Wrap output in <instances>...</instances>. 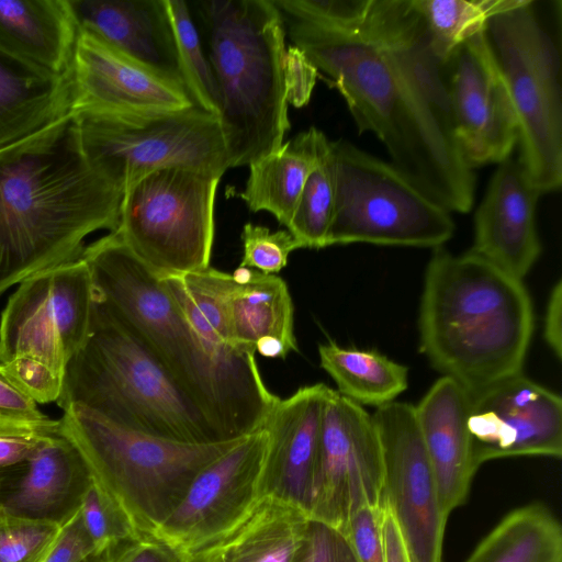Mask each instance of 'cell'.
I'll use <instances>...</instances> for the list:
<instances>
[{"mask_svg": "<svg viewBox=\"0 0 562 562\" xmlns=\"http://www.w3.org/2000/svg\"><path fill=\"white\" fill-rule=\"evenodd\" d=\"M285 35L340 92L359 133L449 212L467 213L475 177L458 146L448 63L414 0H283Z\"/></svg>", "mask_w": 562, "mask_h": 562, "instance_id": "6da1fadb", "label": "cell"}, {"mask_svg": "<svg viewBox=\"0 0 562 562\" xmlns=\"http://www.w3.org/2000/svg\"><path fill=\"white\" fill-rule=\"evenodd\" d=\"M124 192L87 161L72 112L0 149V294L81 257L83 240L116 231Z\"/></svg>", "mask_w": 562, "mask_h": 562, "instance_id": "7a4b0ae2", "label": "cell"}, {"mask_svg": "<svg viewBox=\"0 0 562 562\" xmlns=\"http://www.w3.org/2000/svg\"><path fill=\"white\" fill-rule=\"evenodd\" d=\"M95 301L165 369L224 441L263 427L278 396L207 349L177 300L116 232L86 247Z\"/></svg>", "mask_w": 562, "mask_h": 562, "instance_id": "3957f363", "label": "cell"}, {"mask_svg": "<svg viewBox=\"0 0 562 562\" xmlns=\"http://www.w3.org/2000/svg\"><path fill=\"white\" fill-rule=\"evenodd\" d=\"M419 347L471 394L522 372L535 315L522 280L472 250L435 248L422 293Z\"/></svg>", "mask_w": 562, "mask_h": 562, "instance_id": "277c9868", "label": "cell"}, {"mask_svg": "<svg viewBox=\"0 0 562 562\" xmlns=\"http://www.w3.org/2000/svg\"><path fill=\"white\" fill-rule=\"evenodd\" d=\"M220 94L229 168L273 153L290 130L285 30L272 0L195 3Z\"/></svg>", "mask_w": 562, "mask_h": 562, "instance_id": "5b68a950", "label": "cell"}, {"mask_svg": "<svg viewBox=\"0 0 562 562\" xmlns=\"http://www.w3.org/2000/svg\"><path fill=\"white\" fill-rule=\"evenodd\" d=\"M63 409L79 404L123 428L186 443L224 441L150 353L94 300L89 335L69 361Z\"/></svg>", "mask_w": 562, "mask_h": 562, "instance_id": "8992f818", "label": "cell"}, {"mask_svg": "<svg viewBox=\"0 0 562 562\" xmlns=\"http://www.w3.org/2000/svg\"><path fill=\"white\" fill-rule=\"evenodd\" d=\"M560 0H512L485 36L518 124V159L547 193L562 183Z\"/></svg>", "mask_w": 562, "mask_h": 562, "instance_id": "52a82bcc", "label": "cell"}, {"mask_svg": "<svg viewBox=\"0 0 562 562\" xmlns=\"http://www.w3.org/2000/svg\"><path fill=\"white\" fill-rule=\"evenodd\" d=\"M63 411L60 430L82 454L93 482L143 535H153L198 472L240 439L186 443L123 428L79 404Z\"/></svg>", "mask_w": 562, "mask_h": 562, "instance_id": "ba28073f", "label": "cell"}, {"mask_svg": "<svg viewBox=\"0 0 562 562\" xmlns=\"http://www.w3.org/2000/svg\"><path fill=\"white\" fill-rule=\"evenodd\" d=\"M94 290L81 259L22 280L0 319V362L37 404L57 402L90 331Z\"/></svg>", "mask_w": 562, "mask_h": 562, "instance_id": "9c48e42d", "label": "cell"}, {"mask_svg": "<svg viewBox=\"0 0 562 562\" xmlns=\"http://www.w3.org/2000/svg\"><path fill=\"white\" fill-rule=\"evenodd\" d=\"M77 120L91 168L122 192L162 168L223 176L229 159L218 115L199 106L156 112L80 110Z\"/></svg>", "mask_w": 562, "mask_h": 562, "instance_id": "30bf717a", "label": "cell"}, {"mask_svg": "<svg viewBox=\"0 0 562 562\" xmlns=\"http://www.w3.org/2000/svg\"><path fill=\"white\" fill-rule=\"evenodd\" d=\"M335 206L327 246L368 243L439 248L454 232L450 212L392 162L330 140Z\"/></svg>", "mask_w": 562, "mask_h": 562, "instance_id": "8fae6325", "label": "cell"}, {"mask_svg": "<svg viewBox=\"0 0 562 562\" xmlns=\"http://www.w3.org/2000/svg\"><path fill=\"white\" fill-rule=\"evenodd\" d=\"M221 178L182 167L162 168L142 177L125 190L114 232L159 277L207 269Z\"/></svg>", "mask_w": 562, "mask_h": 562, "instance_id": "7c38bea8", "label": "cell"}, {"mask_svg": "<svg viewBox=\"0 0 562 562\" xmlns=\"http://www.w3.org/2000/svg\"><path fill=\"white\" fill-rule=\"evenodd\" d=\"M383 457L372 418L328 389L322 416L310 517L342 532L364 506L381 505Z\"/></svg>", "mask_w": 562, "mask_h": 562, "instance_id": "4fadbf2b", "label": "cell"}, {"mask_svg": "<svg viewBox=\"0 0 562 562\" xmlns=\"http://www.w3.org/2000/svg\"><path fill=\"white\" fill-rule=\"evenodd\" d=\"M372 418L383 457L384 501L393 512L412 562H441L448 515L419 429L415 406L393 401Z\"/></svg>", "mask_w": 562, "mask_h": 562, "instance_id": "5bb4252c", "label": "cell"}, {"mask_svg": "<svg viewBox=\"0 0 562 562\" xmlns=\"http://www.w3.org/2000/svg\"><path fill=\"white\" fill-rule=\"evenodd\" d=\"M266 447L261 427L206 464L153 536L190 554L234 532L262 498Z\"/></svg>", "mask_w": 562, "mask_h": 562, "instance_id": "9a60e30c", "label": "cell"}, {"mask_svg": "<svg viewBox=\"0 0 562 562\" xmlns=\"http://www.w3.org/2000/svg\"><path fill=\"white\" fill-rule=\"evenodd\" d=\"M468 429L479 467L507 457L561 458L562 401L517 373L471 394Z\"/></svg>", "mask_w": 562, "mask_h": 562, "instance_id": "2e32d148", "label": "cell"}, {"mask_svg": "<svg viewBox=\"0 0 562 562\" xmlns=\"http://www.w3.org/2000/svg\"><path fill=\"white\" fill-rule=\"evenodd\" d=\"M454 136L473 168L502 162L518 144V124L485 31L458 46L447 60Z\"/></svg>", "mask_w": 562, "mask_h": 562, "instance_id": "e0dca14e", "label": "cell"}, {"mask_svg": "<svg viewBox=\"0 0 562 562\" xmlns=\"http://www.w3.org/2000/svg\"><path fill=\"white\" fill-rule=\"evenodd\" d=\"M70 79L71 112H156L194 105L178 83L79 29Z\"/></svg>", "mask_w": 562, "mask_h": 562, "instance_id": "ac0fdd59", "label": "cell"}, {"mask_svg": "<svg viewBox=\"0 0 562 562\" xmlns=\"http://www.w3.org/2000/svg\"><path fill=\"white\" fill-rule=\"evenodd\" d=\"M91 483L82 454L59 428L25 460L0 472V520L64 526Z\"/></svg>", "mask_w": 562, "mask_h": 562, "instance_id": "d6986e66", "label": "cell"}, {"mask_svg": "<svg viewBox=\"0 0 562 562\" xmlns=\"http://www.w3.org/2000/svg\"><path fill=\"white\" fill-rule=\"evenodd\" d=\"M328 389L317 383L302 386L286 398H278L263 425L267 447L261 497L290 504L308 516Z\"/></svg>", "mask_w": 562, "mask_h": 562, "instance_id": "ffe728a7", "label": "cell"}, {"mask_svg": "<svg viewBox=\"0 0 562 562\" xmlns=\"http://www.w3.org/2000/svg\"><path fill=\"white\" fill-rule=\"evenodd\" d=\"M540 191L518 158L498 164L474 217V254L522 280L541 252L536 227Z\"/></svg>", "mask_w": 562, "mask_h": 562, "instance_id": "44dd1931", "label": "cell"}, {"mask_svg": "<svg viewBox=\"0 0 562 562\" xmlns=\"http://www.w3.org/2000/svg\"><path fill=\"white\" fill-rule=\"evenodd\" d=\"M68 4L79 30L97 35L188 93L166 0H68Z\"/></svg>", "mask_w": 562, "mask_h": 562, "instance_id": "7402d4cb", "label": "cell"}, {"mask_svg": "<svg viewBox=\"0 0 562 562\" xmlns=\"http://www.w3.org/2000/svg\"><path fill=\"white\" fill-rule=\"evenodd\" d=\"M471 393L448 376L439 378L415 406L445 514L461 506L479 468L468 429Z\"/></svg>", "mask_w": 562, "mask_h": 562, "instance_id": "603a6c76", "label": "cell"}, {"mask_svg": "<svg viewBox=\"0 0 562 562\" xmlns=\"http://www.w3.org/2000/svg\"><path fill=\"white\" fill-rule=\"evenodd\" d=\"M77 36L68 0H0V50L18 59L66 75Z\"/></svg>", "mask_w": 562, "mask_h": 562, "instance_id": "cb8c5ba5", "label": "cell"}, {"mask_svg": "<svg viewBox=\"0 0 562 562\" xmlns=\"http://www.w3.org/2000/svg\"><path fill=\"white\" fill-rule=\"evenodd\" d=\"M70 71L55 75L0 50V149L71 112Z\"/></svg>", "mask_w": 562, "mask_h": 562, "instance_id": "d4e9b609", "label": "cell"}, {"mask_svg": "<svg viewBox=\"0 0 562 562\" xmlns=\"http://www.w3.org/2000/svg\"><path fill=\"white\" fill-rule=\"evenodd\" d=\"M225 308L231 337L237 346L256 353L259 341L274 338L290 351H297L292 299L286 283L276 274L250 269L243 283L232 276Z\"/></svg>", "mask_w": 562, "mask_h": 562, "instance_id": "484cf974", "label": "cell"}, {"mask_svg": "<svg viewBox=\"0 0 562 562\" xmlns=\"http://www.w3.org/2000/svg\"><path fill=\"white\" fill-rule=\"evenodd\" d=\"M326 138L322 131L310 127L249 165V177L239 194L249 210L267 211L288 227Z\"/></svg>", "mask_w": 562, "mask_h": 562, "instance_id": "4316f807", "label": "cell"}, {"mask_svg": "<svg viewBox=\"0 0 562 562\" xmlns=\"http://www.w3.org/2000/svg\"><path fill=\"white\" fill-rule=\"evenodd\" d=\"M310 524L302 509L262 497L234 532L213 546L225 562H303Z\"/></svg>", "mask_w": 562, "mask_h": 562, "instance_id": "83f0119b", "label": "cell"}, {"mask_svg": "<svg viewBox=\"0 0 562 562\" xmlns=\"http://www.w3.org/2000/svg\"><path fill=\"white\" fill-rule=\"evenodd\" d=\"M465 562H562V528L542 504L508 513Z\"/></svg>", "mask_w": 562, "mask_h": 562, "instance_id": "f1b7e54d", "label": "cell"}, {"mask_svg": "<svg viewBox=\"0 0 562 562\" xmlns=\"http://www.w3.org/2000/svg\"><path fill=\"white\" fill-rule=\"evenodd\" d=\"M318 355L337 392L361 406H383L407 389V367L378 351L328 341L318 347Z\"/></svg>", "mask_w": 562, "mask_h": 562, "instance_id": "f546056e", "label": "cell"}, {"mask_svg": "<svg viewBox=\"0 0 562 562\" xmlns=\"http://www.w3.org/2000/svg\"><path fill=\"white\" fill-rule=\"evenodd\" d=\"M512 0H414L436 54L445 61L454 49L485 31Z\"/></svg>", "mask_w": 562, "mask_h": 562, "instance_id": "4dcf8cb0", "label": "cell"}, {"mask_svg": "<svg viewBox=\"0 0 562 562\" xmlns=\"http://www.w3.org/2000/svg\"><path fill=\"white\" fill-rule=\"evenodd\" d=\"M334 206L335 169L330 140L326 138L286 227L301 248L327 247Z\"/></svg>", "mask_w": 562, "mask_h": 562, "instance_id": "1f68e13d", "label": "cell"}, {"mask_svg": "<svg viewBox=\"0 0 562 562\" xmlns=\"http://www.w3.org/2000/svg\"><path fill=\"white\" fill-rule=\"evenodd\" d=\"M166 1L188 93L194 105L220 116L215 77L188 4L182 0Z\"/></svg>", "mask_w": 562, "mask_h": 562, "instance_id": "d6a6232c", "label": "cell"}, {"mask_svg": "<svg viewBox=\"0 0 562 562\" xmlns=\"http://www.w3.org/2000/svg\"><path fill=\"white\" fill-rule=\"evenodd\" d=\"M80 515L95 552L111 550L143 535L93 480L82 498Z\"/></svg>", "mask_w": 562, "mask_h": 562, "instance_id": "836d02e7", "label": "cell"}, {"mask_svg": "<svg viewBox=\"0 0 562 562\" xmlns=\"http://www.w3.org/2000/svg\"><path fill=\"white\" fill-rule=\"evenodd\" d=\"M63 526L29 520H0V562H44Z\"/></svg>", "mask_w": 562, "mask_h": 562, "instance_id": "e575fe53", "label": "cell"}, {"mask_svg": "<svg viewBox=\"0 0 562 562\" xmlns=\"http://www.w3.org/2000/svg\"><path fill=\"white\" fill-rule=\"evenodd\" d=\"M244 256L238 267L250 268L266 274L280 272L289 256L301 245L289 231L271 232L268 227L245 224L241 233Z\"/></svg>", "mask_w": 562, "mask_h": 562, "instance_id": "d590c367", "label": "cell"}, {"mask_svg": "<svg viewBox=\"0 0 562 562\" xmlns=\"http://www.w3.org/2000/svg\"><path fill=\"white\" fill-rule=\"evenodd\" d=\"M59 420L0 417V472L25 460L59 431Z\"/></svg>", "mask_w": 562, "mask_h": 562, "instance_id": "8d00e7d4", "label": "cell"}, {"mask_svg": "<svg viewBox=\"0 0 562 562\" xmlns=\"http://www.w3.org/2000/svg\"><path fill=\"white\" fill-rule=\"evenodd\" d=\"M381 505L364 506L348 520L341 532L346 538L356 562H385L382 543Z\"/></svg>", "mask_w": 562, "mask_h": 562, "instance_id": "74e56055", "label": "cell"}, {"mask_svg": "<svg viewBox=\"0 0 562 562\" xmlns=\"http://www.w3.org/2000/svg\"><path fill=\"white\" fill-rule=\"evenodd\" d=\"M189 554L153 536L139 537L113 548L108 562H188Z\"/></svg>", "mask_w": 562, "mask_h": 562, "instance_id": "f35d334b", "label": "cell"}, {"mask_svg": "<svg viewBox=\"0 0 562 562\" xmlns=\"http://www.w3.org/2000/svg\"><path fill=\"white\" fill-rule=\"evenodd\" d=\"M303 562H356V559L341 532L311 519Z\"/></svg>", "mask_w": 562, "mask_h": 562, "instance_id": "ab89813d", "label": "cell"}, {"mask_svg": "<svg viewBox=\"0 0 562 562\" xmlns=\"http://www.w3.org/2000/svg\"><path fill=\"white\" fill-rule=\"evenodd\" d=\"M95 552L80 509L61 527L58 538L44 562H81Z\"/></svg>", "mask_w": 562, "mask_h": 562, "instance_id": "60d3db41", "label": "cell"}, {"mask_svg": "<svg viewBox=\"0 0 562 562\" xmlns=\"http://www.w3.org/2000/svg\"><path fill=\"white\" fill-rule=\"evenodd\" d=\"M318 71L294 46L286 49L285 83L288 102L294 106L305 105L311 98Z\"/></svg>", "mask_w": 562, "mask_h": 562, "instance_id": "b9f144b4", "label": "cell"}, {"mask_svg": "<svg viewBox=\"0 0 562 562\" xmlns=\"http://www.w3.org/2000/svg\"><path fill=\"white\" fill-rule=\"evenodd\" d=\"M0 417L41 419L46 417L33 397L7 372L0 362Z\"/></svg>", "mask_w": 562, "mask_h": 562, "instance_id": "7bdbcfd3", "label": "cell"}, {"mask_svg": "<svg viewBox=\"0 0 562 562\" xmlns=\"http://www.w3.org/2000/svg\"><path fill=\"white\" fill-rule=\"evenodd\" d=\"M381 531L385 562H412L393 512L384 501H381Z\"/></svg>", "mask_w": 562, "mask_h": 562, "instance_id": "ee69618b", "label": "cell"}, {"mask_svg": "<svg viewBox=\"0 0 562 562\" xmlns=\"http://www.w3.org/2000/svg\"><path fill=\"white\" fill-rule=\"evenodd\" d=\"M562 282L553 286L544 315L543 337L557 358L562 355Z\"/></svg>", "mask_w": 562, "mask_h": 562, "instance_id": "f6af8a7d", "label": "cell"}, {"mask_svg": "<svg viewBox=\"0 0 562 562\" xmlns=\"http://www.w3.org/2000/svg\"><path fill=\"white\" fill-rule=\"evenodd\" d=\"M188 562H225L215 546H209L189 554Z\"/></svg>", "mask_w": 562, "mask_h": 562, "instance_id": "bcb514c9", "label": "cell"}, {"mask_svg": "<svg viewBox=\"0 0 562 562\" xmlns=\"http://www.w3.org/2000/svg\"><path fill=\"white\" fill-rule=\"evenodd\" d=\"M111 550H106V551H103V552H93L92 554L87 557L81 562H108L109 558H110Z\"/></svg>", "mask_w": 562, "mask_h": 562, "instance_id": "7dc6e473", "label": "cell"}]
</instances>
